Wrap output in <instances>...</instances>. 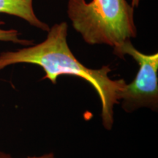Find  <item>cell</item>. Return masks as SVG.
<instances>
[{
  "mask_svg": "<svg viewBox=\"0 0 158 158\" xmlns=\"http://www.w3.org/2000/svg\"><path fill=\"white\" fill-rule=\"evenodd\" d=\"M68 29L66 22L55 23L42 43L16 51L2 53L0 70L12 64L27 63L41 67L45 73L43 80L48 79L53 84H56L59 76L64 75L82 78L94 88L100 98L102 124L110 130L114 124V106L120 101L125 81L110 78L109 66L91 69L79 62L68 45Z\"/></svg>",
  "mask_w": 158,
  "mask_h": 158,
  "instance_id": "cell-1",
  "label": "cell"
},
{
  "mask_svg": "<svg viewBox=\"0 0 158 158\" xmlns=\"http://www.w3.org/2000/svg\"><path fill=\"white\" fill-rule=\"evenodd\" d=\"M0 13L21 18L43 31H48L50 29L35 15L33 0H0Z\"/></svg>",
  "mask_w": 158,
  "mask_h": 158,
  "instance_id": "cell-4",
  "label": "cell"
},
{
  "mask_svg": "<svg viewBox=\"0 0 158 158\" xmlns=\"http://www.w3.org/2000/svg\"><path fill=\"white\" fill-rule=\"evenodd\" d=\"M5 158H12V157H10V155H9ZM27 158H56V157H55L54 154L49 153V154H46V155L39 156V157H27Z\"/></svg>",
  "mask_w": 158,
  "mask_h": 158,
  "instance_id": "cell-6",
  "label": "cell"
},
{
  "mask_svg": "<svg viewBox=\"0 0 158 158\" xmlns=\"http://www.w3.org/2000/svg\"><path fill=\"white\" fill-rule=\"evenodd\" d=\"M9 155H8V154H5V153L2 152L0 151V158H5Z\"/></svg>",
  "mask_w": 158,
  "mask_h": 158,
  "instance_id": "cell-7",
  "label": "cell"
},
{
  "mask_svg": "<svg viewBox=\"0 0 158 158\" xmlns=\"http://www.w3.org/2000/svg\"><path fill=\"white\" fill-rule=\"evenodd\" d=\"M3 24H5V22L0 19V41L17 43V44L24 45V46H29V45H33L32 40L20 38V33L15 29H2L1 26Z\"/></svg>",
  "mask_w": 158,
  "mask_h": 158,
  "instance_id": "cell-5",
  "label": "cell"
},
{
  "mask_svg": "<svg viewBox=\"0 0 158 158\" xmlns=\"http://www.w3.org/2000/svg\"><path fill=\"white\" fill-rule=\"evenodd\" d=\"M68 15L89 45L117 48L137 35L133 5L126 0H68Z\"/></svg>",
  "mask_w": 158,
  "mask_h": 158,
  "instance_id": "cell-2",
  "label": "cell"
},
{
  "mask_svg": "<svg viewBox=\"0 0 158 158\" xmlns=\"http://www.w3.org/2000/svg\"><path fill=\"white\" fill-rule=\"evenodd\" d=\"M114 54L124 58L129 55L139 65L135 78L126 84L120 100L125 111H134L140 108L157 110L158 108V54H145L137 50L131 40L114 49Z\"/></svg>",
  "mask_w": 158,
  "mask_h": 158,
  "instance_id": "cell-3",
  "label": "cell"
}]
</instances>
